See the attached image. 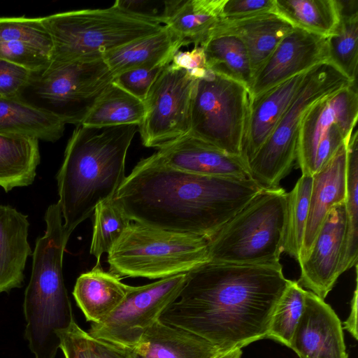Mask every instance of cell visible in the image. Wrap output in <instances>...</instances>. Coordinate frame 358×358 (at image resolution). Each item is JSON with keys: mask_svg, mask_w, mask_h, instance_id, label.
I'll list each match as a JSON object with an SVG mask.
<instances>
[{"mask_svg": "<svg viewBox=\"0 0 358 358\" xmlns=\"http://www.w3.org/2000/svg\"><path fill=\"white\" fill-rule=\"evenodd\" d=\"M31 72L21 66L0 59V98L19 99Z\"/></svg>", "mask_w": 358, "mask_h": 358, "instance_id": "obj_39", "label": "cell"}, {"mask_svg": "<svg viewBox=\"0 0 358 358\" xmlns=\"http://www.w3.org/2000/svg\"><path fill=\"white\" fill-rule=\"evenodd\" d=\"M27 215L0 205V293L20 287L31 250L28 242Z\"/></svg>", "mask_w": 358, "mask_h": 358, "instance_id": "obj_23", "label": "cell"}, {"mask_svg": "<svg viewBox=\"0 0 358 358\" xmlns=\"http://www.w3.org/2000/svg\"><path fill=\"white\" fill-rule=\"evenodd\" d=\"M343 328L356 339H358L357 334V285L354 292L351 301V310L348 319L343 322Z\"/></svg>", "mask_w": 358, "mask_h": 358, "instance_id": "obj_42", "label": "cell"}, {"mask_svg": "<svg viewBox=\"0 0 358 358\" xmlns=\"http://www.w3.org/2000/svg\"><path fill=\"white\" fill-rule=\"evenodd\" d=\"M292 29L275 13H266L236 20L221 19L210 36L219 34L238 36L246 48L254 77Z\"/></svg>", "mask_w": 358, "mask_h": 358, "instance_id": "obj_21", "label": "cell"}, {"mask_svg": "<svg viewBox=\"0 0 358 358\" xmlns=\"http://www.w3.org/2000/svg\"><path fill=\"white\" fill-rule=\"evenodd\" d=\"M306 72L250 99L243 157L247 164L266 141L299 90Z\"/></svg>", "mask_w": 358, "mask_h": 358, "instance_id": "obj_20", "label": "cell"}, {"mask_svg": "<svg viewBox=\"0 0 358 358\" xmlns=\"http://www.w3.org/2000/svg\"><path fill=\"white\" fill-rule=\"evenodd\" d=\"M340 21L327 38L328 62L352 82H356L358 63V1L338 0Z\"/></svg>", "mask_w": 358, "mask_h": 358, "instance_id": "obj_30", "label": "cell"}, {"mask_svg": "<svg viewBox=\"0 0 358 358\" xmlns=\"http://www.w3.org/2000/svg\"><path fill=\"white\" fill-rule=\"evenodd\" d=\"M171 64L185 70L195 80L203 78L208 71L204 50L200 45L194 46L191 50L178 51Z\"/></svg>", "mask_w": 358, "mask_h": 358, "instance_id": "obj_41", "label": "cell"}, {"mask_svg": "<svg viewBox=\"0 0 358 358\" xmlns=\"http://www.w3.org/2000/svg\"><path fill=\"white\" fill-rule=\"evenodd\" d=\"M182 46L184 41L165 25L160 31L108 52L103 59L115 76L138 68L167 66Z\"/></svg>", "mask_w": 358, "mask_h": 358, "instance_id": "obj_26", "label": "cell"}, {"mask_svg": "<svg viewBox=\"0 0 358 358\" xmlns=\"http://www.w3.org/2000/svg\"><path fill=\"white\" fill-rule=\"evenodd\" d=\"M138 124L76 126L57 174L64 227L71 236L100 202L113 198L125 179L128 149Z\"/></svg>", "mask_w": 358, "mask_h": 358, "instance_id": "obj_3", "label": "cell"}, {"mask_svg": "<svg viewBox=\"0 0 358 358\" xmlns=\"http://www.w3.org/2000/svg\"><path fill=\"white\" fill-rule=\"evenodd\" d=\"M250 104V92L245 85L208 69L195 83L190 133L229 154L243 157Z\"/></svg>", "mask_w": 358, "mask_h": 358, "instance_id": "obj_10", "label": "cell"}, {"mask_svg": "<svg viewBox=\"0 0 358 358\" xmlns=\"http://www.w3.org/2000/svg\"><path fill=\"white\" fill-rule=\"evenodd\" d=\"M324 62H328L327 38L293 28L255 73L250 99Z\"/></svg>", "mask_w": 358, "mask_h": 358, "instance_id": "obj_15", "label": "cell"}, {"mask_svg": "<svg viewBox=\"0 0 358 358\" xmlns=\"http://www.w3.org/2000/svg\"><path fill=\"white\" fill-rule=\"evenodd\" d=\"M344 203L330 210L308 255L299 264L301 275L298 283L322 299L342 274L346 236Z\"/></svg>", "mask_w": 358, "mask_h": 358, "instance_id": "obj_14", "label": "cell"}, {"mask_svg": "<svg viewBox=\"0 0 358 358\" xmlns=\"http://www.w3.org/2000/svg\"><path fill=\"white\" fill-rule=\"evenodd\" d=\"M41 20L52 40L53 63L101 59L165 27L161 16L131 10L116 1L106 8L58 13Z\"/></svg>", "mask_w": 358, "mask_h": 358, "instance_id": "obj_5", "label": "cell"}, {"mask_svg": "<svg viewBox=\"0 0 358 358\" xmlns=\"http://www.w3.org/2000/svg\"><path fill=\"white\" fill-rule=\"evenodd\" d=\"M306 291L298 282L290 280L275 308L266 338L275 340L289 348L303 311Z\"/></svg>", "mask_w": 358, "mask_h": 358, "instance_id": "obj_37", "label": "cell"}, {"mask_svg": "<svg viewBox=\"0 0 358 358\" xmlns=\"http://www.w3.org/2000/svg\"><path fill=\"white\" fill-rule=\"evenodd\" d=\"M226 0L165 1L161 14L163 24L181 38L185 45H201L222 19Z\"/></svg>", "mask_w": 358, "mask_h": 358, "instance_id": "obj_25", "label": "cell"}, {"mask_svg": "<svg viewBox=\"0 0 358 358\" xmlns=\"http://www.w3.org/2000/svg\"><path fill=\"white\" fill-rule=\"evenodd\" d=\"M93 231L90 254L99 264L103 253H108L132 222L114 197L100 202L93 213Z\"/></svg>", "mask_w": 358, "mask_h": 358, "instance_id": "obj_35", "label": "cell"}, {"mask_svg": "<svg viewBox=\"0 0 358 358\" xmlns=\"http://www.w3.org/2000/svg\"><path fill=\"white\" fill-rule=\"evenodd\" d=\"M159 320L189 331L223 352L266 338L290 280L278 264L207 261L187 273Z\"/></svg>", "mask_w": 358, "mask_h": 358, "instance_id": "obj_1", "label": "cell"}, {"mask_svg": "<svg viewBox=\"0 0 358 358\" xmlns=\"http://www.w3.org/2000/svg\"><path fill=\"white\" fill-rule=\"evenodd\" d=\"M313 176L301 175L287 196L283 252L299 262L309 213Z\"/></svg>", "mask_w": 358, "mask_h": 358, "instance_id": "obj_34", "label": "cell"}, {"mask_svg": "<svg viewBox=\"0 0 358 358\" xmlns=\"http://www.w3.org/2000/svg\"><path fill=\"white\" fill-rule=\"evenodd\" d=\"M290 348L299 358H348L341 322L331 307L306 291Z\"/></svg>", "mask_w": 358, "mask_h": 358, "instance_id": "obj_17", "label": "cell"}, {"mask_svg": "<svg viewBox=\"0 0 358 358\" xmlns=\"http://www.w3.org/2000/svg\"><path fill=\"white\" fill-rule=\"evenodd\" d=\"M132 287L99 264L77 278L73 295L87 321L97 324L118 307Z\"/></svg>", "mask_w": 358, "mask_h": 358, "instance_id": "obj_24", "label": "cell"}, {"mask_svg": "<svg viewBox=\"0 0 358 358\" xmlns=\"http://www.w3.org/2000/svg\"><path fill=\"white\" fill-rule=\"evenodd\" d=\"M358 117L356 82L330 94L310 106L301 122L296 161L301 175H314L318 145L334 125L354 129Z\"/></svg>", "mask_w": 358, "mask_h": 358, "instance_id": "obj_13", "label": "cell"}, {"mask_svg": "<svg viewBox=\"0 0 358 358\" xmlns=\"http://www.w3.org/2000/svg\"><path fill=\"white\" fill-rule=\"evenodd\" d=\"M152 155L168 166L191 173L252 179L243 157L229 154L190 132L161 146Z\"/></svg>", "mask_w": 358, "mask_h": 358, "instance_id": "obj_16", "label": "cell"}, {"mask_svg": "<svg viewBox=\"0 0 358 358\" xmlns=\"http://www.w3.org/2000/svg\"><path fill=\"white\" fill-rule=\"evenodd\" d=\"M196 81L171 64L164 69L144 101L145 116L138 126L144 146L158 149L190 132Z\"/></svg>", "mask_w": 358, "mask_h": 358, "instance_id": "obj_12", "label": "cell"}, {"mask_svg": "<svg viewBox=\"0 0 358 358\" xmlns=\"http://www.w3.org/2000/svg\"><path fill=\"white\" fill-rule=\"evenodd\" d=\"M275 13L293 28L328 38L340 21L338 0H275Z\"/></svg>", "mask_w": 358, "mask_h": 358, "instance_id": "obj_29", "label": "cell"}, {"mask_svg": "<svg viewBox=\"0 0 358 358\" xmlns=\"http://www.w3.org/2000/svg\"><path fill=\"white\" fill-rule=\"evenodd\" d=\"M352 83L329 62L307 71L272 133L248 163L252 180L263 189L279 187L296 161L299 131L307 109Z\"/></svg>", "mask_w": 358, "mask_h": 358, "instance_id": "obj_8", "label": "cell"}, {"mask_svg": "<svg viewBox=\"0 0 358 358\" xmlns=\"http://www.w3.org/2000/svg\"><path fill=\"white\" fill-rule=\"evenodd\" d=\"M59 349L65 358H134V350L124 348L96 338L83 330L75 319L57 332Z\"/></svg>", "mask_w": 358, "mask_h": 358, "instance_id": "obj_36", "label": "cell"}, {"mask_svg": "<svg viewBox=\"0 0 358 358\" xmlns=\"http://www.w3.org/2000/svg\"><path fill=\"white\" fill-rule=\"evenodd\" d=\"M65 124L18 99L0 98V134L55 142L62 136Z\"/></svg>", "mask_w": 358, "mask_h": 358, "instance_id": "obj_27", "label": "cell"}, {"mask_svg": "<svg viewBox=\"0 0 358 358\" xmlns=\"http://www.w3.org/2000/svg\"><path fill=\"white\" fill-rule=\"evenodd\" d=\"M275 0H226L222 19L236 20L266 13H275Z\"/></svg>", "mask_w": 358, "mask_h": 358, "instance_id": "obj_40", "label": "cell"}, {"mask_svg": "<svg viewBox=\"0 0 358 358\" xmlns=\"http://www.w3.org/2000/svg\"><path fill=\"white\" fill-rule=\"evenodd\" d=\"M166 66L159 65L129 70L114 76L113 82L144 102L152 85Z\"/></svg>", "mask_w": 358, "mask_h": 358, "instance_id": "obj_38", "label": "cell"}, {"mask_svg": "<svg viewBox=\"0 0 358 358\" xmlns=\"http://www.w3.org/2000/svg\"><path fill=\"white\" fill-rule=\"evenodd\" d=\"M261 189L252 179L191 173L151 155L126 176L114 199L132 222L208 239Z\"/></svg>", "mask_w": 358, "mask_h": 358, "instance_id": "obj_2", "label": "cell"}, {"mask_svg": "<svg viewBox=\"0 0 358 358\" xmlns=\"http://www.w3.org/2000/svg\"><path fill=\"white\" fill-rule=\"evenodd\" d=\"M287 193L261 189L207 239L208 260L237 264H278L283 252Z\"/></svg>", "mask_w": 358, "mask_h": 358, "instance_id": "obj_6", "label": "cell"}, {"mask_svg": "<svg viewBox=\"0 0 358 358\" xmlns=\"http://www.w3.org/2000/svg\"><path fill=\"white\" fill-rule=\"evenodd\" d=\"M347 141L330 161L313 176L309 213L299 264L308 255L330 210L345 202Z\"/></svg>", "mask_w": 358, "mask_h": 358, "instance_id": "obj_19", "label": "cell"}, {"mask_svg": "<svg viewBox=\"0 0 358 358\" xmlns=\"http://www.w3.org/2000/svg\"><path fill=\"white\" fill-rule=\"evenodd\" d=\"M145 113L143 101L112 82L96 100L81 124L89 127L139 126Z\"/></svg>", "mask_w": 358, "mask_h": 358, "instance_id": "obj_32", "label": "cell"}, {"mask_svg": "<svg viewBox=\"0 0 358 358\" xmlns=\"http://www.w3.org/2000/svg\"><path fill=\"white\" fill-rule=\"evenodd\" d=\"M113 78L103 58L51 62L31 72L19 99L65 124L78 126Z\"/></svg>", "mask_w": 358, "mask_h": 358, "instance_id": "obj_9", "label": "cell"}, {"mask_svg": "<svg viewBox=\"0 0 358 358\" xmlns=\"http://www.w3.org/2000/svg\"><path fill=\"white\" fill-rule=\"evenodd\" d=\"M200 46L204 50L208 69L238 80L250 89L253 72L246 48L238 36L213 34Z\"/></svg>", "mask_w": 358, "mask_h": 358, "instance_id": "obj_31", "label": "cell"}, {"mask_svg": "<svg viewBox=\"0 0 358 358\" xmlns=\"http://www.w3.org/2000/svg\"><path fill=\"white\" fill-rule=\"evenodd\" d=\"M187 273L131 288L118 307L88 333L99 339L134 350L145 332L180 294Z\"/></svg>", "mask_w": 358, "mask_h": 358, "instance_id": "obj_11", "label": "cell"}, {"mask_svg": "<svg viewBox=\"0 0 358 358\" xmlns=\"http://www.w3.org/2000/svg\"><path fill=\"white\" fill-rule=\"evenodd\" d=\"M39 162L38 139L0 134V187L6 192L31 185Z\"/></svg>", "mask_w": 358, "mask_h": 358, "instance_id": "obj_28", "label": "cell"}, {"mask_svg": "<svg viewBox=\"0 0 358 358\" xmlns=\"http://www.w3.org/2000/svg\"><path fill=\"white\" fill-rule=\"evenodd\" d=\"M134 358H141V357H139L138 355H137L135 353Z\"/></svg>", "mask_w": 358, "mask_h": 358, "instance_id": "obj_44", "label": "cell"}, {"mask_svg": "<svg viewBox=\"0 0 358 358\" xmlns=\"http://www.w3.org/2000/svg\"><path fill=\"white\" fill-rule=\"evenodd\" d=\"M45 221V234L36 241L23 303L24 336L34 358H55L60 345L57 332L74 320L62 271L70 236L57 203L48 206Z\"/></svg>", "mask_w": 358, "mask_h": 358, "instance_id": "obj_4", "label": "cell"}, {"mask_svg": "<svg viewBox=\"0 0 358 358\" xmlns=\"http://www.w3.org/2000/svg\"><path fill=\"white\" fill-rule=\"evenodd\" d=\"M242 355L241 348H235L222 353L217 358H241Z\"/></svg>", "mask_w": 358, "mask_h": 358, "instance_id": "obj_43", "label": "cell"}, {"mask_svg": "<svg viewBox=\"0 0 358 358\" xmlns=\"http://www.w3.org/2000/svg\"><path fill=\"white\" fill-rule=\"evenodd\" d=\"M52 51L41 17H0V59L34 72L48 66Z\"/></svg>", "mask_w": 358, "mask_h": 358, "instance_id": "obj_18", "label": "cell"}, {"mask_svg": "<svg viewBox=\"0 0 358 358\" xmlns=\"http://www.w3.org/2000/svg\"><path fill=\"white\" fill-rule=\"evenodd\" d=\"M358 138L353 131L346 144V189L345 208L346 236L341 273L357 264L358 255Z\"/></svg>", "mask_w": 358, "mask_h": 358, "instance_id": "obj_33", "label": "cell"}, {"mask_svg": "<svg viewBox=\"0 0 358 358\" xmlns=\"http://www.w3.org/2000/svg\"><path fill=\"white\" fill-rule=\"evenodd\" d=\"M141 358H217L220 349L184 329L156 321L134 349Z\"/></svg>", "mask_w": 358, "mask_h": 358, "instance_id": "obj_22", "label": "cell"}, {"mask_svg": "<svg viewBox=\"0 0 358 358\" xmlns=\"http://www.w3.org/2000/svg\"><path fill=\"white\" fill-rule=\"evenodd\" d=\"M208 261L207 239L131 222L108 253L119 277L162 279L188 273Z\"/></svg>", "mask_w": 358, "mask_h": 358, "instance_id": "obj_7", "label": "cell"}]
</instances>
